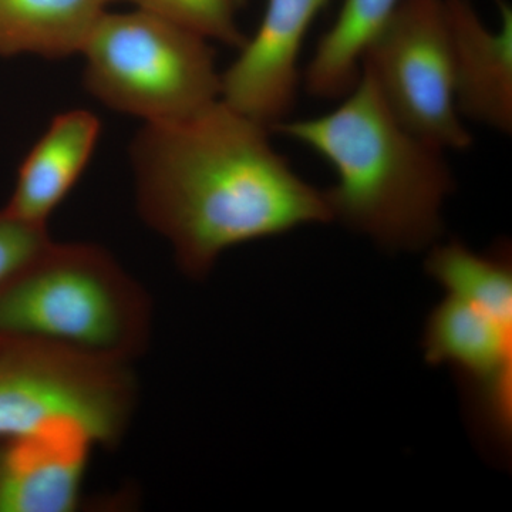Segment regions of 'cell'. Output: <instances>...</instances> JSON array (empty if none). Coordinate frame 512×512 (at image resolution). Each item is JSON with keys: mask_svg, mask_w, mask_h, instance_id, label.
Masks as SVG:
<instances>
[{"mask_svg": "<svg viewBox=\"0 0 512 512\" xmlns=\"http://www.w3.org/2000/svg\"><path fill=\"white\" fill-rule=\"evenodd\" d=\"M52 242L47 225L0 210V291Z\"/></svg>", "mask_w": 512, "mask_h": 512, "instance_id": "15", "label": "cell"}, {"mask_svg": "<svg viewBox=\"0 0 512 512\" xmlns=\"http://www.w3.org/2000/svg\"><path fill=\"white\" fill-rule=\"evenodd\" d=\"M208 42L143 10L106 12L80 53L84 87L144 124L190 119L221 99V73Z\"/></svg>", "mask_w": 512, "mask_h": 512, "instance_id": "5", "label": "cell"}, {"mask_svg": "<svg viewBox=\"0 0 512 512\" xmlns=\"http://www.w3.org/2000/svg\"><path fill=\"white\" fill-rule=\"evenodd\" d=\"M150 333V298L99 245L52 241L0 291L3 340L128 365Z\"/></svg>", "mask_w": 512, "mask_h": 512, "instance_id": "3", "label": "cell"}, {"mask_svg": "<svg viewBox=\"0 0 512 512\" xmlns=\"http://www.w3.org/2000/svg\"><path fill=\"white\" fill-rule=\"evenodd\" d=\"M107 0H0V57L80 55Z\"/></svg>", "mask_w": 512, "mask_h": 512, "instance_id": "12", "label": "cell"}, {"mask_svg": "<svg viewBox=\"0 0 512 512\" xmlns=\"http://www.w3.org/2000/svg\"><path fill=\"white\" fill-rule=\"evenodd\" d=\"M264 126L224 100L144 124L130 144L137 208L192 279L228 249L332 221L325 192L292 170Z\"/></svg>", "mask_w": 512, "mask_h": 512, "instance_id": "1", "label": "cell"}, {"mask_svg": "<svg viewBox=\"0 0 512 512\" xmlns=\"http://www.w3.org/2000/svg\"><path fill=\"white\" fill-rule=\"evenodd\" d=\"M134 404L136 382L128 365L0 339V439L72 423L96 446L113 448L126 433Z\"/></svg>", "mask_w": 512, "mask_h": 512, "instance_id": "6", "label": "cell"}, {"mask_svg": "<svg viewBox=\"0 0 512 512\" xmlns=\"http://www.w3.org/2000/svg\"><path fill=\"white\" fill-rule=\"evenodd\" d=\"M235 6H237V9L244 8L245 5H247L248 0H234Z\"/></svg>", "mask_w": 512, "mask_h": 512, "instance_id": "16", "label": "cell"}, {"mask_svg": "<svg viewBox=\"0 0 512 512\" xmlns=\"http://www.w3.org/2000/svg\"><path fill=\"white\" fill-rule=\"evenodd\" d=\"M329 0H266L254 37L221 73V100L272 128L286 120L299 86V55Z\"/></svg>", "mask_w": 512, "mask_h": 512, "instance_id": "8", "label": "cell"}, {"mask_svg": "<svg viewBox=\"0 0 512 512\" xmlns=\"http://www.w3.org/2000/svg\"><path fill=\"white\" fill-rule=\"evenodd\" d=\"M396 119L441 150L473 143L454 96V63L444 0H400L362 57Z\"/></svg>", "mask_w": 512, "mask_h": 512, "instance_id": "7", "label": "cell"}, {"mask_svg": "<svg viewBox=\"0 0 512 512\" xmlns=\"http://www.w3.org/2000/svg\"><path fill=\"white\" fill-rule=\"evenodd\" d=\"M399 2L343 0L338 18L320 37L315 55L306 67V89L312 96L340 99L353 89L367 45Z\"/></svg>", "mask_w": 512, "mask_h": 512, "instance_id": "13", "label": "cell"}, {"mask_svg": "<svg viewBox=\"0 0 512 512\" xmlns=\"http://www.w3.org/2000/svg\"><path fill=\"white\" fill-rule=\"evenodd\" d=\"M100 131V121L90 111L70 110L56 116L20 164L5 210L47 225L86 171Z\"/></svg>", "mask_w": 512, "mask_h": 512, "instance_id": "11", "label": "cell"}, {"mask_svg": "<svg viewBox=\"0 0 512 512\" xmlns=\"http://www.w3.org/2000/svg\"><path fill=\"white\" fill-rule=\"evenodd\" d=\"M426 272L447 295L424 326V359L453 369L477 433L505 451L512 437L510 244L488 252L461 241L436 245Z\"/></svg>", "mask_w": 512, "mask_h": 512, "instance_id": "4", "label": "cell"}, {"mask_svg": "<svg viewBox=\"0 0 512 512\" xmlns=\"http://www.w3.org/2000/svg\"><path fill=\"white\" fill-rule=\"evenodd\" d=\"M271 131L311 148L336 173L325 192L333 220L390 251H419L443 234L454 178L441 148L396 119L365 67L339 107Z\"/></svg>", "mask_w": 512, "mask_h": 512, "instance_id": "2", "label": "cell"}, {"mask_svg": "<svg viewBox=\"0 0 512 512\" xmlns=\"http://www.w3.org/2000/svg\"><path fill=\"white\" fill-rule=\"evenodd\" d=\"M93 447L72 423L0 439V512L79 510Z\"/></svg>", "mask_w": 512, "mask_h": 512, "instance_id": "9", "label": "cell"}, {"mask_svg": "<svg viewBox=\"0 0 512 512\" xmlns=\"http://www.w3.org/2000/svg\"><path fill=\"white\" fill-rule=\"evenodd\" d=\"M130 3L134 8L160 16L177 25L241 50L248 37L239 29L234 0H107Z\"/></svg>", "mask_w": 512, "mask_h": 512, "instance_id": "14", "label": "cell"}, {"mask_svg": "<svg viewBox=\"0 0 512 512\" xmlns=\"http://www.w3.org/2000/svg\"><path fill=\"white\" fill-rule=\"evenodd\" d=\"M454 63L458 113L510 134L512 128V10L497 0L500 29L484 25L471 0H444Z\"/></svg>", "mask_w": 512, "mask_h": 512, "instance_id": "10", "label": "cell"}]
</instances>
